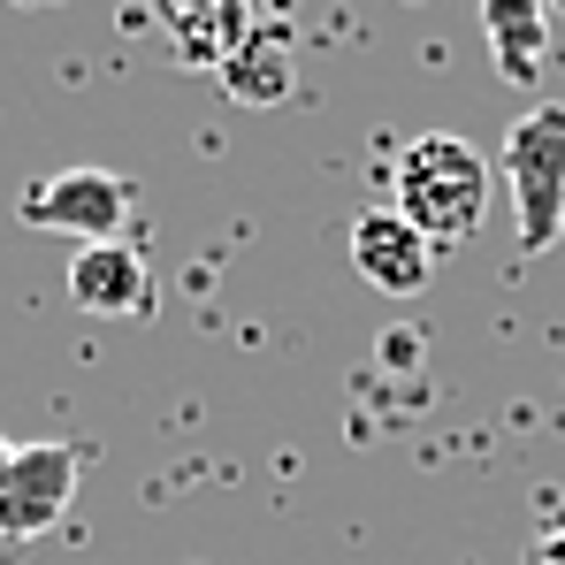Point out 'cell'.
Segmentation results:
<instances>
[{"mask_svg": "<svg viewBox=\"0 0 565 565\" xmlns=\"http://www.w3.org/2000/svg\"><path fill=\"white\" fill-rule=\"evenodd\" d=\"M390 206L428 237V245H467L489 214V161L473 153L467 138L428 130L397 153L390 169Z\"/></svg>", "mask_w": 565, "mask_h": 565, "instance_id": "6da1fadb", "label": "cell"}, {"mask_svg": "<svg viewBox=\"0 0 565 565\" xmlns=\"http://www.w3.org/2000/svg\"><path fill=\"white\" fill-rule=\"evenodd\" d=\"M504 184L520 214V253H551L565 237V107L543 99L504 138Z\"/></svg>", "mask_w": 565, "mask_h": 565, "instance_id": "7a4b0ae2", "label": "cell"}, {"mask_svg": "<svg viewBox=\"0 0 565 565\" xmlns=\"http://www.w3.org/2000/svg\"><path fill=\"white\" fill-rule=\"evenodd\" d=\"M15 214L31 230H54V237H77V245H115L122 222H130V184L115 169H54L39 184H23Z\"/></svg>", "mask_w": 565, "mask_h": 565, "instance_id": "3957f363", "label": "cell"}, {"mask_svg": "<svg viewBox=\"0 0 565 565\" xmlns=\"http://www.w3.org/2000/svg\"><path fill=\"white\" fill-rule=\"evenodd\" d=\"M77 473H85L77 444H8V459H0V543L46 535L77 497Z\"/></svg>", "mask_w": 565, "mask_h": 565, "instance_id": "277c9868", "label": "cell"}, {"mask_svg": "<svg viewBox=\"0 0 565 565\" xmlns=\"http://www.w3.org/2000/svg\"><path fill=\"white\" fill-rule=\"evenodd\" d=\"M352 268L375 282L382 298H420L428 276H436V245L397 206H375V214L352 222Z\"/></svg>", "mask_w": 565, "mask_h": 565, "instance_id": "5b68a950", "label": "cell"}, {"mask_svg": "<svg viewBox=\"0 0 565 565\" xmlns=\"http://www.w3.org/2000/svg\"><path fill=\"white\" fill-rule=\"evenodd\" d=\"M70 298L99 313V321H130V313H146L153 306V268H146V253L130 245V237H115V245H77L70 253Z\"/></svg>", "mask_w": 565, "mask_h": 565, "instance_id": "8992f818", "label": "cell"}, {"mask_svg": "<svg viewBox=\"0 0 565 565\" xmlns=\"http://www.w3.org/2000/svg\"><path fill=\"white\" fill-rule=\"evenodd\" d=\"M481 39L497 46V70L512 85H535L551 62V15L535 0H481Z\"/></svg>", "mask_w": 565, "mask_h": 565, "instance_id": "52a82bcc", "label": "cell"}, {"mask_svg": "<svg viewBox=\"0 0 565 565\" xmlns=\"http://www.w3.org/2000/svg\"><path fill=\"white\" fill-rule=\"evenodd\" d=\"M245 39H253L245 8H169V46L184 54L191 70H222Z\"/></svg>", "mask_w": 565, "mask_h": 565, "instance_id": "ba28073f", "label": "cell"}, {"mask_svg": "<svg viewBox=\"0 0 565 565\" xmlns=\"http://www.w3.org/2000/svg\"><path fill=\"white\" fill-rule=\"evenodd\" d=\"M222 85L245 99V107H276L290 93V39L268 31V23H253V39L222 62Z\"/></svg>", "mask_w": 565, "mask_h": 565, "instance_id": "9c48e42d", "label": "cell"}, {"mask_svg": "<svg viewBox=\"0 0 565 565\" xmlns=\"http://www.w3.org/2000/svg\"><path fill=\"white\" fill-rule=\"evenodd\" d=\"M527 565H565V527H551V535H535V551H527Z\"/></svg>", "mask_w": 565, "mask_h": 565, "instance_id": "30bf717a", "label": "cell"}]
</instances>
